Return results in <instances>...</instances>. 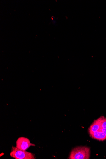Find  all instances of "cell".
Listing matches in <instances>:
<instances>
[{"instance_id":"cell-1","label":"cell","mask_w":106,"mask_h":159,"mask_svg":"<svg viewBox=\"0 0 106 159\" xmlns=\"http://www.w3.org/2000/svg\"><path fill=\"white\" fill-rule=\"evenodd\" d=\"M90 156V148L87 147L74 148L70 153L69 159H89Z\"/></svg>"},{"instance_id":"cell-2","label":"cell","mask_w":106,"mask_h":159,"mask_svg":"<svg viewBox=\"0 0 106 159\" xmlns=\"http://www.w3.org/2000/svg\"><path fill=\"white\" fill-rule=\"evenodd\" d=\"M10 155L11 157L16 159H36L35 154L13 146L12 148Z\"/></svg>"},{"instance_id":"cell-3","label":"cell","mask_w":106,"mask_h":159,"mask_svg":"<svg viewBox=\"0 0 106 159\" xmlns=\"http://www.w3.org/2000/svg\"><path fill=\"white\" fill-rule=\"evenodd\" d=\"M32 146H35V145L31 143L27 138L20 137L16 141V147L22 150L26 151L30 147Z\"/></svg>"}]
</instances>
